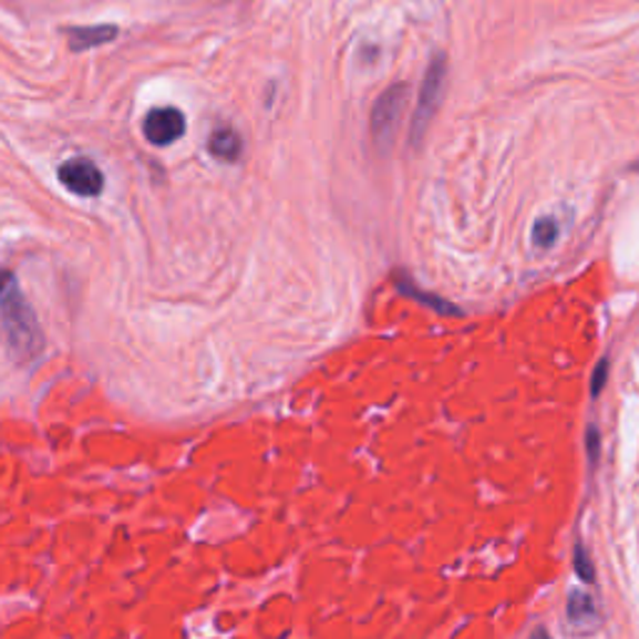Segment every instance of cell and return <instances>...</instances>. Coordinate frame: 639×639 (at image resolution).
<instances>
[{
    "mask_svg": "<svg viewBox=\"0 0 639 639\" xmlns=\"http://www.w3.org/2000/svg\"><path fill=\"white\" fill-rule=\"evenodd\" d=\"M589 569H592V567H589V563H587L585 549L579 547V549H577V573L583 575V579H587V583H589V579H592V573H589Z\"/></svg>",
    "mask_w": 639,
    "mask_h": 639,
    "instance_id": "10",
    "label": "cell"
},
{
    "mask_svg": "<svg viewBox=\"0 0 639 639\" xmlns=\"http://www.w3.org/2000/svg\"><path fill=\"white\" fill-rule=\"evenodd\" d=\"M405 101H408V85H390L385 93L378 97L375 107H372V117H370V131H372V141L378 143V147H385L392 143L395 137L400 115L405 111Z\"/></svg>",
    "mask_w": 639,
    "mask_h": 639,
    "instance_id": "3",
    "label": "cell"
},
{
    "mask_svg": "<svg viewBox=\"0 0 639 639\" xmlns=\"http://www.w3.org/2000/svg\"><path fill=\"white\" fill-rule=\"evenodd\" d=\"M445 78H447L445 55H435L425 71V81H422V87H420V101L415 107V115H412V127H410L412 145H418L422 141L430 121L437 113L442 93H445Z\"/></svg>",
    "mask_w": 639,
    "mask_h": 639,
    "instance_id": "2",
    "label": "cell"
},
{
    "mask_svg": "<svg viewBox=\"0 0 639 639\" xmlns=\"http://www.w3.org/2000/svg\"><path fill=\"white\" fill-rule=\"evenodd\" d=\"M185 131H188V123H185V115L178 107H155L145 115L143 123L145 141L157 147L178 143Z\"/></svg>",
    "mask_w": 639,
    "mask_h": 639,
    "instance_id": "5",
    "label": "cell"
},
{
    "mask_svg": "<svg viewBox=\"0 0 639 639\" xmlns=\"http://www.w3.org/2000/svg\"><path fill=\"white\" fill-rule=\"evenodd\" d=\"M208 151L223 163H235L243 155V141L233 127H218V131L210 135Z\"/></svg>",
    "mask_w": 639,
    "mask_h": 639,
    "instance_id": "7",
    "label": "cell"
},
{
    "mask_svg": "<svg viewBox=\"0 0 639 639\" xmlns=\"http://www.w3.org/2000/svg\"><path fill=\"white\" fill-rule=\"evenodd\" d=\"M0 326H3L8 355L16 362L23 365V362H31L41 355L45 346L41 322H38L33 308L16 282L0 298Z\"/></svg>",
    "mask_w": 639,
    "mask_h": 639,
    "instance_id": "1",
    "label": "cell"
},
{
    "mask_svg": "<svg viewBox=\"0 0 639 639\" xmlns=\"http://www.w3.org/2000/svg\"><path fill=\"white\" fill-rule=\"evenodd\" d=\"M557 235H559V225L553 218H545V220H539L535 225L533 238H535V245H539V248H549V245L557 240Z\"/></svg>",
    "mask_w": 639,
    "mask_h": 639,
    "instance_id": "9",
    "label": "cell"
},
{
    "mask_svg": "<svg viewBox=\"0 0 639 639\" xmlns=\"http://www.w3.org/2000/svg\"><path fill=\"white\" fill-rule=\"evenodd\" d=\"M533 639H549V637H547V635H545V632H543V629H539V632H537V635H535V637H533Z\"/></svg>",
    "mask_w": 639,
    "mask_h": 639,
    "instance_id": "12",
    "label": "cell"
},
{
    "mask_svg": "<svg viewBox=\"0 0 639 639\" xmlns=\"http://www.w3.org/2000/svg\"><path fill=\"white\" fill-rule=\"evenodd\" d=\"M58 181L78 198H97L105 188V178L91 157H73L58 168Z\"/></svg>",
    "mask_w": 639,
    "mask_h": 639,
    "instance_id": "4",
    "label": "cell"
},
{
    "mask_svg": "<svg viewBox=\"0 0 639 639\" xmlns=\"http://www.w3.org/2000/svg\"><path fill=\"white\" fill-rule=\"evenodd\" d=\"M68 35V45H71V51H91V48H101L113 43L117 38V28L115 25H83V28H71V31H65Z\"/></svg>",
    "mask_w": 639,
    "mask_h": 639,
    "instance_id": "6",
    "label": "cell"
},
{
    "mask_svg": "<svg viewBox=\"0 0 639 639\" xmlns=\"http://www.w3.org/2000/svg\"><path fill=\"white\" fill-rule=\"evenodd\" d=\"M16 280H13V275L11 272H6V270H0V298H3L6 290L11 288Z\"/></svg>",
    "mask_w": 639,
    "mask_h": 639,
    "instance_id": "11",
    "label": "cell"
},
{
    "mask_svg": "<svg viewBox=\"0 0 639 639\" xmlns=\"http://www.w3.org/2000/svg\"><path fill=\"white\" fill-rule=\"evenodd\" d=\"M569 617H573V622L577 625H583L587 617H595L592 597L585 592H575L573 597H569Z\"/></svg>",
    "mask_w": 639,
    "mask_h": 639,
    "instance_id": "8",
    "label": "cell"
}]
</instances>
